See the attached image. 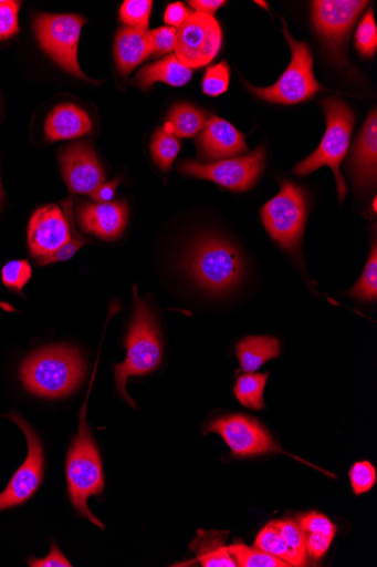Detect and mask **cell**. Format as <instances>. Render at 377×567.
<instances>
[{
	"label": "cell",
	"mask_w": 377,
	"mask_h": 567,
	"mask_svg": "<svg viewBox=\"0 0 377 567\" xmlns=\"http://www.w3.org/2000/svg\"><path fill=\"white\" fill-rule=\"evenodd\" d=\"M153 53L156 56L171 53L175 49L177 30L172 27H164L150 32Z\"/></svg>",
	"instance_id": "38"
},
{
	"label": "cell",
	"mask_w": 377,
	"mask_h": 567,
	"mask_svg": "<svg viewBox=\"0 0 377 567\" xmlns=\"http://www.w3.org/2000/svg\"><path fill=\"white\" fill-rule=\"evenodd\" d=\"M254 547L286 561L290 566L306 565V561L287 546L273 523L269 524L260 532L255 539Z\"/></svg>",
	"instance_id": "25"
},
{
	"label": "cell",
	"mask_w": 377,
	"mask_h": 567,
	"mask_svg": "<svg viewBox=\"0 0 377 567\" xmlns=\"http://www.w3.org/2000/svg\"><path fill=\"white\" fill-rule=\"evenodd\" d=\"M64 213L57 205H48L36 210L29 224L28 239L30 252L38 265L71 240L75 230L73 203L63 202Z\"/></svg>",
	"instance_id": "10"
},
{
	"label": "cell",
	"mask_w": 377,
	"mask_h": 567,
	"mask_svg": "<svg viewBox=\"0 0 377 567\" xmlns=\"http://www.w3.org/2000/svg\"><path fill=\"white\" fill-rule=\"evenodd\" d=\"M255 3L263 7L264 9H266L265 2H255Z\"/></svg>",
	"instance_id": "47"
},
{
	"label": "cell",
	"mask_w": 377,
	"mask_h": 567,
	"mask_svg": "<svg viewBox=\"0 0 377 567\" xmlns=\"http://www.w3.org/2000/svg\"><path fill=\"white\" fill-rule=\"evenodd\" d=\"M269 373L241 375L234 386V393L239 402L250 409L261 410L264 408L263 392Z\"/></svg>",
	"instance_id": "26"
},
{
	"label": "cell",
	"mask_w": 377,
	"mask_h": 567,
	"mask_svg": "<svg viewBox=\"0 0 377 567\" xmlns=\"http://www.w3.org/2000/svg\"><path fill=\"white\" fill-rule=\"evenodd\" d=\"M185 266L195 282L213 295L233 290L244 275L241 251L220 237L198 240L188 251Z\"/></svg>",
	"instance_id": "3"
},
{
	"label": "cell",
	"mask_w": 377,
	"mask_h": 567,
	"mask_svg": "<svg viewBox=\"0 0 377 567\" xmlns=\"http://www.w3.org/2000/svg\"><path fill=\"white\" fill-rule=\"evenodd\" d=\"M197 13L212 17L226 2L224 0H191L188 3Z\"/></svg>",
	"instance_id": "44"
},
{
	"label": "cell",
	"mask_w": 377,
	"mask_h": 567,
	"mask_svg": "<svg viewBox=\"0 0 377 567\" xmlns=\"http://www.w3.org/2000/svg\"><path fill=\"white\" fill-rule=\"evenodd\" d=\"M192 79V71L182 65L176 55H170L139 71L133 84L147 90L155 82H165L172 86H184Z\"/></svg>",
	"instance_id": "22"
},
{
	"label": "cell",
	"mask_w": 377,
	"mask_h": 567,
	"mask_svg": "<svg viewBox=\"0 0 377 567\" xmlns=\"http://www.w3.org/2000/svg\"><path fill=\"white\" fill-rule=\"evenodd\" d=\"M323 107L327 117L326 134L312 156L294 168V174L304 177L323 166H329L335 174L339 198L343 200L347 194V185L339 167L349 147L355 118L352 110L339 99H326Z\"/></svg>",
	"instance_id": "5"
},
{
	"label": "cell",
	"mask_w": 377,
	"mask_h": 567,
	"mask_svg": "<svg viewBox=\"0 0 377 567\" xmlns=\"http://www.w3.org/2000/svg\"><path fill=\"white\" fill-rule=\"evenodd\" d=\"M299 525L305 534H322L334 539L337 533L336 526L326 515L315 512L303 515L299 520Z\"/></svg>",
	"instance_id": "37"
},
{
	"label": "cell",
	"mask_w": 377,
	"mask_h": 567,
	"mask_svg": "<svg viewBox=\"0 0 377 567\" xmlns=\"http://www.w3.org/2000/svg\"><path fill=\"white\" fill-rule=\"evenodd\" d=\"M91 132L90 116L73 103L57 106L45 122V136L50 142L78 138Z\"/></svg>",
	"instance_id": "20"
},
{
	"label": "cell",
	"mask_w": 377,
	"mask_h": 567,
	"mask_svg": "<svg viewBox=\"0 0 377 567\" xmlns=\"http://www.w3.org/2000/svg\"><path fill=\"white\" fill-rule=\"evenodd\" d=\"M197 146L198 158L203 163L235 157L248 148L244 136L232 124L211 115L197 138Z\"/></svg>",
	"instance_id": "17"
},
{
	"label": "cell",
	"mask_w": 377,
	"mask_h": 567,
	"mask_svg": "<svg viewBox=\"0 0 377 567\" xmlns=\"http://www.w3.org/2000/svg\"><path fill=\"white\" fill-rule=\"evenodd\" d=\"M206 433L222 436L232 453L238 456H251L280 452L275 443L259 422L244 415H231L212 421Z\"/></svg>",
	"instance_id": "14"
},
{
	"label": "cell",
	"mask_w": 377,
	"mask_h": 567,
	"mask_svg": "<svg viewBox=\"0 0 377 567\" xmlns=\"http://www.w3.org/2000/svg\"><path fill=\"white\" fill-rule=\"evenodd\" d=\"M273 524L277 528L287 546L307 563L306 534L299 525V523L293 520H283L275 522Z\"/></svg>",
	"instance_id": "32"
},
{
	"label": "cell",
	"mask_w": 377,
	"mask_h": 567,
	"mask_svg": "<svg viewBox=\"0 0 377 567\" xmlns=\"http://www.w3.org/2000/svg\"><path fill=\"white\" fill-rule=\"evenodd\" d=\"M3 200V189H2V185H0V203H2Z\"/></svg>",
	"instance_id": "45"
},
{
	"label": "cell",
	"mask_w": 377,
	"mask_h": 567,
	"mask_svg": "<svg viewBox=\"0 0 377 567\" xmlns=\"http://www.w3.org/2000/svg\"><path fill=\"white\" fill-rule=\"evenodd\" d=\"M307 213L305 192L291 182H284L280 194L262 208V223L271 237L284 249H297Z\"/></svg>",
	"instance_id": "7"
},
{
	"label": "cell",
	"mask_w": 377,
	"mask_h": 567,
	"mask_svg": "<svg viewBox=\"0 0 377 567\" xmlns=\"http://www.w3.org/2000/svg\"><path fill=\"white\" fill-rule=\"evenodd\" d=\"M221 45L219 22L212 17L193 13L177 31L176 58L190 70L203 68L218 56Z\"/></svg>",
	"instance_id": "9"
},
{
	"label": "cell",
	"mask_w": 377,
	"mask_h": 567,
	"mask_svg": "<svg viewBox=\"0 0 377 567\" xmlns=\"http://www.w3.org/2000/svg\"><path fill=\"white\" fill-rule=\"evenodd\" d=\"M31 567H71L73 566L56 544L51 545V551L41 559L31 557L28 561Z\"/></svg>",
	"instance_id": "41"
},
{
	"label": "cell",
	"mask_w": 377,
	"mask_h": 567,
	"mask_svg": "<svg viewBox=\"0 0 377 567\" xmlns=\"http://www.w3.org/2000/svg\"><path fill=\"white\" fill-rule=\"evenodd\" d=\"M134 315L126 337L127 355L123 364L115 365L117 392L133 408L134 400L127 393V381L132 377H144L156 371L164 358L159 329L148 303L137 295L134 287Z\"/></svg>",
	"instance_id": "2"
},
{
	"label": "cell",
	"mask_w": 377,
	"mask_h": 567,
	"mask_svg": "<svg viewBox=\"0 0 377 567\" xmlns=\"http://www.w3.org/2000/svg\"><path fill=\"white\" fill-rule=\"evenodd\" d=\"M61 164L71 193L91 195L105 181L102 166L88 143L70 145L61 154Z\"/></svg>",
	"instance_id": "15"
},
{
	"label": "cell",
	"mask_w": 377,
	"mask_h": 567,
	"mask_svg": "<svg viewBox=\"0 0 377 567\" xmlns=\"http://www.w3.org/2000/svg\"><path fill=\"white\" fill-rule=\"evenodd\" d=\"M333 538L322 534H306V551L307 556L314 560L325 556L329 550Z\"/></svg>",
	"instance_id": "40"
},
{
	"label": "cell",
	"mask_w": 377,
	"mask_h": 567,
	"mask_svg": "<svg viewBox=\"0 0 377 567\" xmlns=\"http://www.w3.org/2000/svg\"><path fill=\"white\" fill-rule=\"evenodd\" d=\"M356 45L359 53L371 59L377 49V29L371 11L366 13L356 32Z\"/></svg>",
	"instance_id": "31"
},
{
	"label": "cell",
	"mask_w": 377,
	"mask_h": 567,
	"mask_svg": "<svg viewBox=\"0 0 377 567\" xmlns=\"http://www.w3.org/2000/svg\"><path fill=\"white\" fill-rule=\"evenodd\" d=\"M349 480L356 495L369 492L376 484V471L370 462L355 463L349 472Z\"/></svg>",
	"instance_id": "35"
},
{
	"label": "cell",
	"mask_w": 377,
	"mask_h": 567,
	"mask_svg": "<svg viewBox=\"0 0 377 567\" xmlns=\"http://www.w3.org/2000/svg\"><path fill=\"white\" fill-rule=\"evenodd\" d=\"M8 417L24 433L29 453L7 489L0 493V512L20 506L29 501L39 489L44 475V452L38 435L20 415L11 414Z\"/></svg>",
	"instance_id": "13"
},
{
	"label": "cell",
	"mask_w": 377,
	"mask_h": 567,
	"mask_svg": "<svg viewBox=\"0 0 377 567\" xmlns=\"http://www.w3.org/2000/svg\"><path fill=\"white\" fill-rule=\"evenodd\" d=\"M228 536L227 532L198 530L196 539L190 544V550L196 554V559L187 564L199 563L203 567H237L238 564L229 547L224 545Z\"/></svg>",
	"instance_id": "21"
},
{
	"label": "cell",
	"mask_w": 377,
	"mask_h": 567,
	"mask_svg": "<svg viewBox=\"0 0 377 567\" xmlns=\"http://www.w3.org/2000/svg\"><path fill=\"white\" fill-rule=\"evenodd\" d=\"M118 185L119 179H115L109 184H102L90 197L94 203H109L114 198Z\"/></svg>",
	"instance_id": "43"
},
{
	"label": "cell",
	"mask_w": 377,
	"mask_h": 567,
	"mask_svg": "<svg viewBox=\"0 0 377 567\" xmlns=\"http://www.w3.org/2000/svg\"><path fill=\"white\" fill-rule=\"evenodd\" d=\"M373 209H374V213H376V197L373 200Z\"/></svg>",
	"instance_id": "46"
},
{
	"label": "cell",
	"mask_w": 377,
	"mask_h": 567,
	"mask_svg": "<svg viewBox=\"0 0 377 567\" xmlns=\"http://www.w3.org/2000/svg\"><path fill=\"white\" fill-rule=\"evenodd\" d=\"M77 219L86 234L103 240H116L128 224V206L125 202L90 203L82 200L77 206Z\"/></svg>",
	"instance_id": "16"
},
{
	"label": "cell",
	"mask_w": 377,
	"mask_h": 567,
	"mask_svg": "<svg viewBox=\"0 0 377 567\" xmlns=\"http://www.w3.org/2000/svg\"><path fill=\"white\" fill-rule=\"evenodd\" d=\"M230 68L227 62L209 68L202 81L205 94L219 96L229 90Z\"/></svg>",
	"instance_id": "33"
},
{
	"label": "cell",
	"mask_w": 377,
	"mask_h": 567,
	"mask_svg": "<svg viewBox=\"0 0 377 567\" xmlns=\"http://www.w3.org/2000/svg\"><path fill=\"white\" fill-rule=\"evenodd\" d=\"M31 277V266L24 260L9 262L2 271V279L6 287L18 293H22L23 288L29 284Z\"/></svg>",
	"instance_id": "34"
},
{
	"label": "cell",
	"mask_w": 377,
	"mask_h": 567,
	"mask_svg": "<svg viewBox=\"0 0 377 567\" xmlns=\"http://www.w3.org/2000/svg\"><path fill=\"white\" fill-rule=\"evenodd\" d=\"M85 21L78 16L39 14L34 31L41 48L69 73L86 79L77 62L78 40Z\"/></svg>",
	"instance_id": "8"
},
{
	"label": "cell",
	"mask_w": 377,
	"mask_h": 567,
	"mask_svg": "<svg viewBox=\"0 0 377 567\" xmlns=\"http://www.w3.org/2000/svg\"><path fill=\"white\" fill-rule=\"evenodd\" d=\"M69 494L74 508L93 525L104 528L88 507L91 496L100 495L104 488V475L98 449L81 416L78 433L74 437L66 465Z\"/></svg>",
	"instance_id": "4"
},
{
	"label": "cell",
	"mask_w": 377,
	"mask_h": 567,
	"mask_svg": "<svg viewBox=\"0 0 377 567\" xmlns=\"http://www.w3.org/2000/svg\"><path fill=\"white\" fill-rule=\"evenodd\" d=\"M281 353V343L274 337H247L237 346L242 371L253 373Z\"/></svg>",
	"instance_id": "23"
},
{
	"label": "cell",
	"mask_w": 377,
	"mask_h": 567,
	"mask_svg": "<svg viewBox=\"0 0 377 567\" xmlns=\"http://www.w3.org/2000/svg\"><path fill=\"white\" fill-rule=\"evenodd\" d=\"M150 151L153 161L160 171H169L180 151V142L166 128H158L153 136Z\"/></svg>",
	"instance_id": "27"
},
{
	"label": "cell",
	"mask_w": 377,
	"mask_h": 567,
	"mask_svg": "<svg viewBox=\"0 0 377 567\" xmlns=\"http://www.w3.org/2000/svg\"><path fill=\"white\" fill-rule=\"evenodd\" d=\"M80 350L52 346L34 351L21 365L20 378L25 389L38 396L61 399L70 395L85 377Z\"/></svg>",
	"instance_id": "1"
},
{
	"label": "cell",
	"mask_w": 377,
	"mask_h": 567,
	"mask_svg": "<svg viewBox=\"0 0 377 567\" xmlns=\"http://www.w3.org/2000/svg\"><path fill=\"white\" fill-rule=\"evenodd\" d=\"M264 159V148L259 146L249 156L209 165L186 161L180 164L179 172L184 175L211 181L231 190L244 192L255 185L263 172Z\"/></svg>",
	"instance_id": "12"
},
{
	"label": "cell",
	"mask_w": 377,
	"mask_h": 567,
	"mask_svg": "<svg viewBox=\"0 0 377 567\" xmlns=\"http://www.w3.org/2000/svg\"><path fill=\"white\" fill-rule=\"evenodd\" d=\"M151 9L150 0H127L122 7L121 19L129 28L147 30Z\"/></svg>",
	"instance_id": "30"
},
{
	"label": "cell",
	"mask_w": 377,
	"mask_h": 567,
	"mask_svg": "<svg viewBox=\"0 0 377 567\" xmlns=\"http://www.w3.org/2000/svg\"><path fill=\"white\" fill-rule=\"evenodd\" d=\"M193 13L189 11L182 3L171 4L165 14V21L172 28L182 27Z\"/></svg>",
	"instance_id": "42"
},
{
	"label": "cell",
	"mask_w": 377,
	"mask_h": 567,
	"mask_svg": "<svg viewBox=\"0 0 377 567\" xmlns=\"http://www.w3.org/2000/svg\"><path fill=\"white\" fill-rule=\"evenodd\" d=\"M368 2L360 0H317L313 2V22L337 62L345 60V42Z\"/></svg>",
	"instance_id": "11"
},
{
	"label": "cell",
	"mask_w": 377,
	"mask_h": 567,
	"mask_svg": "<svg viewBox=\"0 0 377 567\" xmlns=\"http://www.w3.org/2000/svg\"><path fill=\"white\" fill-rule=\"evenodd\" d=\"M20 2L0 0V41L8 40L19 33Z\"/></svg>",
	"instance_id": "36"
},
{
	"label": "cell",
	"mask_w": 377,
	"mask_h": 567,
	"mask_svg": "<svg viewBox=\"0 0 377 567\" xmlns=\"http://www.w3.org/2000/svg\"><path fill=\"white\" fill-rule=\"evenodd\" d=\"M86 244H88V240L81 237L75 229L71 240L63 245L57 251L50 255L48 259L40 262L39 266H48L51 264L69 261L78 251V249Z\"/></svg>",
	"instance_id": "39"
},
{
	"label": "cell",
	"mask_w": 377,
	"mask_h": 567,
	"mask_svg": "<svg viewBox=\"0 0 377 567\" xmlns=\"http://www.w3.org/2000/svg\"><path fill=\"white\" fill-rule=\"evenodd\" d=\"M352 176L362 190H369L376 185L377 175V115L368 116L363 131L354 146L349 163Z\"/></svg>",
	"instance_id": "18"
},
{
	"label": "cell",
	"mask_w": 377,
	"mask_h": 567,
	"mask_svg": "<svg viewBox=\"0 0 377 567\" xmlns=\"http://www.w3.org/2000/svg\"><path fill=\"white\" fill-rule=\"evenodd\" d=\"M284 34L292 49V62L277 83L269 87H256L245 82L256 96L281 105H296L321 91L313 74V58L308 45L295 40L284 21Z\"/></svg>",
	"instance_id": "6"
},
{
	"label": "cell",
	"mask_w": 377,
	"mask_h": 567,
	"mask_svg": "<svg viewBox=\"0 0 377 567\" xmlns=\"http://www.w3.org/2000/svg\"><path fill=\"white\" fill-rule=\"evenodd\" d=\"M150 54H153V41L148 29L126 27L119 31L115 44V56L123 76H127Z\"/></svg>",
	"instance_id": "19"
},
{
	"label": "cell",
	"mask_w": 377,
	"mask_h": 567,
	"mask_svg": "<svg viewBox=\"0 0 377 567\" xmlns=\"http://www.w3.org/2000/svg\"><path fill=\"white\" fill-rule=\"evenodd\" d=\"M349 295L353 298L376 301L377 298V247L374 241L369 259L358 282L350 289Z\"/></svg>",
	"instance_id": "29"
},
{
	"label": "cell",
	"mask_w": 377,
	"mask_h": 567,
	"mask_svg": "<svg viewBox=\"0 0 377 567\" xmlns=\"http://www.w3.org/2000/svg\"><path fill=\"white\" fill-rule=\"evenodd\" d=\"M229 550L240 567H289L290 565L258 548L243 544H233Z\"/></svg>",
	"instance_id": "28"
},
{
	"label": "cell",
	"mask_w": 377,
	"mask_h": 567,
	"mask_svg": "<svg viewBox=\"0 0 377 567\" xmlns=\"http://www.w3.org/2000/svg\"><path fill=\"white\" fill-rule=\"evenodd\" d=\"M209 116L188 103H180L171 111L165 128L176 137H195L205 128Z\"/></svg>",
	"instance_id": "24"
}]
</instances>
